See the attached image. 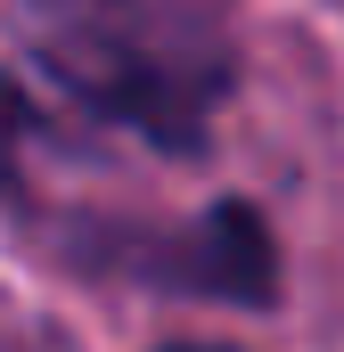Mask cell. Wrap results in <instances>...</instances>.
Instances as JSON below:
<instances>
[{
  "instance_id": "2",
  "label": "cell",
  "mask_w": 344,
  "mask_h": 352,
  "mask_svg": "<svg viewBox=\"0 0 344 352\" xmlns=\"http://www.w3.org/2000/svg\"><path fill=\"white\" fill-rule=\"evenodd\" d=\"M172 352H205V344H172Z\"/></svg>"
},
{
  "instance_id": "1",
  "label": "cell",
  "mask_w": 344,
  "mask_h": 352,
  "mask_svg": "<svg viewBox=\"0 0 344 352\" xmlns=\"http://www.w3.org/2000/svg\"><path fill=\"white\" fill-rule=\"evenodd\" d=\"M148 263L164 270L180 295H222V303H270L279 295V246L255 205H213L180 246H156Z\"/></svg>"
}]
</instances>
